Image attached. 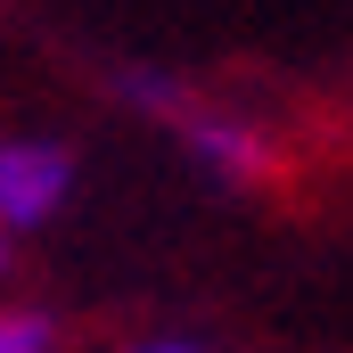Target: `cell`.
Listing matches in <instances>:
<instances>
[{"mask_svg": "<svg viewBox=\"0 0 353 353\" xmlns=\"http://www.w3.org/2000/svg\"><path fill=\"white\" fill-rule=\"evenodd\" d=\"M74 197V157L58 140H33V132H0V230H41L58 222V205Z\"/></svg>", "mask_w": 353, "mask_h": 353, "instance_id": "1", "label": "cell"}, {"mask_svg": "<svg viewBox=\"0 0 353 353\" xmlns=\"http://www.w3.org/2000/svg\"><path fill=\"white\" fill-rule=\"evenodd\" d=\"M0 353H58V321L33 304H0Z\"/></svg>", "mask_w": 353, "mask_h": 353, "instance_id": "2", "label": "cell"}, {"mask_svg": "<svg viewBox=\"0 0 353 353\" xmlns=\"http://www.w3.org/2000/svg\"><path fill=\"white\" fill-rule=\"evenodd\" d=\"M123 353H214V345H189V337H148V345H123Z\"/></svg>", "mask_w": 353, "mask_h": 353, "instance_id": "3", "label": "cell"}, {"mask_svg": "<svg viewBox=\"0 0 353 353\" xmlns=\"http://www.w3.org/2000/svg\"><path fill=\"white\" fill-rule=\"evenodd\" d=\"M0 271H8V230H0Z\"/></svg>", "mask_w": 353, "mask_h": 353, "instance_id": "4", "label": "cell"}]
</instances>
